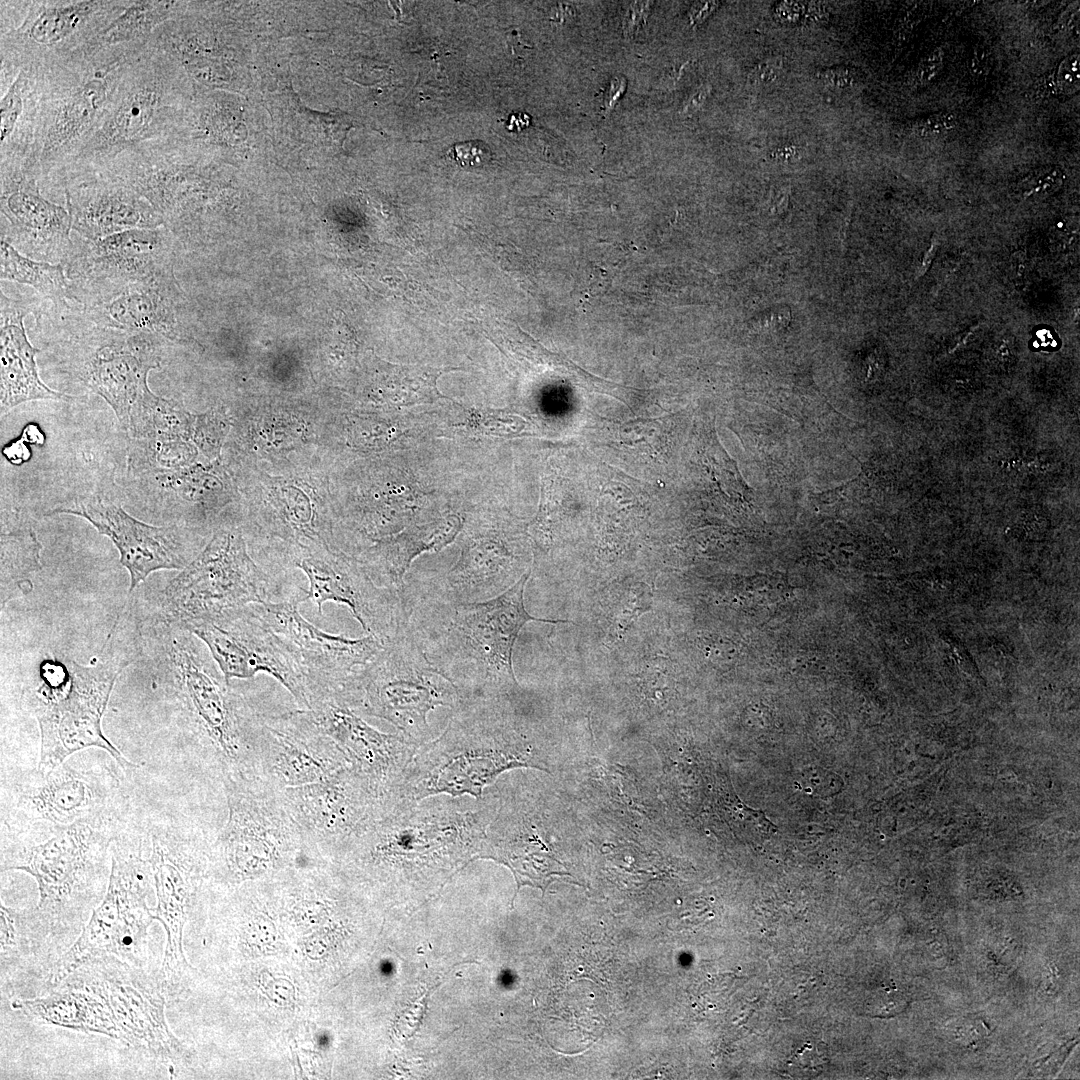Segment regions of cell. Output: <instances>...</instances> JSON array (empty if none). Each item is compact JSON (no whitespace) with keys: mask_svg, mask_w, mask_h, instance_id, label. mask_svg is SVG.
Segmentation results:
<instances>
[{"mask_svg":"<svg viewBox=\"0 0 1080 1080\" xmlns=\"http://www.w3.org/2000/svg\"><path fill=\"white\" fill-rule=\"evenodd\" d=\"M110 841L92 825V819L81 820L60 827L44 842L24 847L3 865L5 870H21L36 880L39 901L35 909L61 941L81 932L87 914L106 893Z\"/></svg>","mask_w":1080,"mask_h":1080,"instance_id":"obj_4","label":"cell"},{"mask_svg":"<svg viewBox=\"0 0 1080 1080\" xmlns=\"http://www.w3.org/2000/svg\"><path fill=\"white\" fill-rule=\"evenodd\" d=\"M41 549L31 529L1 534V608L11 599L29 593L31 577L41 569Z\"/></svg>","mask_w":1080,"mask_h":1080,"instance_id":"obj_30","label":"cell"},{"mask_svg":"<svg viewBox=\"0 0 1080 1080\" xmlns=\"http://www.w3.org/2000/svg\"><path fill=\"white\" fill-rule=\"evenodd\" d=\"M515 576L516 560L505 526L486 520L465 531L461 556L443 578L418 585L451 601L483 602L509 589L519 580Z\"/></svg>","mask_w":1080,"mask_h":1080,"instance_id":"obj_21","label":"cell"},{"mask_svg":"<svg viewBox=\"0 0 1080 1080\" xmlns=\"http://www.w3.org/2000/svg\"><path fill=\"white\" fill-rule=\"evenodd\" d=\"M1080 57L1072 54L1064 58L1045 80V87L1053 94H1072L1079 89Z\"/></svg>","mask_w":1080,"mask_h":1080,"instance_id":"obj_33","label":"cell"},{"mask_svg":"<svg viewBox=\"0 0 1080 1080\" xmlns=\"http://www.w3.org/2000/svg\"><path fill=\"white\" fill-rule=\"evenodd\" d=\"M318 730L344 749L373 765L388 758V752H409L404 737L378 732L356 716L340 698L330 695L315 701L309 711Z\"/></svg>","mask_w":1080,"mask_h":1080,"instance_id":"obj_27","label":"cell"},{"mask_svg":"<svg viewBox=\"0 0 1080 1080\" xmlns=\"http://www.w3.org/2000/svg\"><path fill=\"white\" fill-rule=\"evenodd\" d=\"M782 68V60L779 57L764 59L752 69L750 79L755 83H771L778 79Z\"/></svg>","mask_w":1080,"mask_h":1080,"instance_id":"obj_38","label":"cell"},{"mask_svg":"<svg viewBox=\"0 0 1080 1080\" xmlns=\"http://www.w3.org/2000/svg\"><path fill=\"white\" fill-rule=\"evenodd\" d=\"M820 78L832 87L845 88L853 83V74L847 68H838L824 71Z\"/></svg>","mask_w":1080,"mask_h":1080,"instance_id":"obj_41","label":"cell"},{"mask_svg":"<svg viewBox=\"0 0 1080 1080\" xmlns=\"http://www.w3.org/2000/svg\"><path fill=\"white\" fill-rule=\"evenodd\" d=\"M944 63V51L941 47L933 49L918 65L917 79L921 84L931 82L942 70Z\"/></svg>","mask_w":1080,"mask_h":1080,"instance_id":"obj_37","label":"cell"},{"mask_svg":"<svg viewBox=\"0 0 1080 1080\" xmlns=\"http://www.w3.org/2000/svg\"><path fill=\"white\" fill-rule=\"evenodd\" d=\"M625 87L626 82L623 78L615 77L610 81L604 95V104L607 111L613 109L618 99L624 93Z\"/></svg>","mask_w":1080,"mask_h":1080,"instance_id":"obj_44","label":"cell"},{"mask_svg":"<svg viewBox=\"0 0 1080 1080\" xmlns=\"http://www.w3.org/2000/svg\"><path fill=\"white\" fill-rule=\"evenodd\" d=\"M156 907L150 912L167 934L164 956L157 972L166 995L179 991L192 967L183 952V928L194 891V878L180 846L171 836L153 834L150 857Z\"/></svg>","mask_w":1080,"mask_h":1080,"instance_id":"obj_22","label":"cell"},{"mask_svg":"<svg viewBox=\"0 0 1080 1080\" xmlns=\"http://www.w3.org/2000/svg\"><path fill=\"white\" fill-rule=\"evenodd\" d=\"M0 179L1 238L30 257L62 264L73 244L69 212L41 194L28 160L0 162Z\"/></svg>","mask_w":1080,"mask_h":1080,"instance_id":"obj_16","label":"cell"},{"mask_svg":"<svg viewBox=\"0 0 1080 1080\" xmlns=\"http://www.w3.org/2000/svg\"><path fill=\"white\" fill-rule=\"evenodd\" d=\"M274 584L248 555L240 530L222 529L164 588L162 614L179 626L216 622L251 604L273 601Z\"/></svg>","mask_w":1080,"mask_h":1080,"instance_id":"obj_9","label":"cell"},{"mask_svg":"<svg viewBox=\"0 0 1080 1080\" xmlns=\"http://www.w3.org/2000/svg\"><path fill=\"white\" fill-rule=\"evenodd\" d=\"M0 162L28 160L36 129L34 75L20 70L0 101Z\"/></svg>","mask_w":1080,"mask_h":1080,"instance_id":"obj_28","label":"cell"},{"mask_svg":"<svg viewBox=\"0 0 1080 1080\" xmlns=\"http://www.w3.org/2000/svg\"><path fill=\"white\" fill-rule=\"evenodd\" d=\"M185 92L180 65L147 41L124 72L97 130L60 172L97 167L126 150L167 137L180 122Z\"/></svg>","mask_w":1080,"mask_h":1080,"instance_id":"obj_5","label":"cell"},{"mask_svg":"<svg viewBox=\"0 0 1080 1080\" xmlns=\"http://www.w3.org/2000/svg\"><path fill=\"white\" fill-rule=\"evenodd\" d=\"M935 249H936V244L933 243V244H931L930 249L925 254V258L923 259V265H922V274L925 273L928 266L930 265V263L932 261V257H933L934 252H935Z\"/></svg>","mask_w":1080,"mask_h":1080,"instance_id":"obj_46","label":"cell"},{"mask_svg":"<svg viewBox=\"0 0 1080 1080\" xmlns=\"http://www.w3.org/2000/svg\"><path fill=\"white\" fill-rule=\"evenodd\" d=\"M0 247L1 280L30 285L54 304L70 301L69 281L62 264L35 261L3 238Z\"/></svg>","mask_w":1080,"mask_h":1080,"instance_id":"obj_32","label":"cell"},{"mask_svg":"<svg viewBox=\"0 0 1080 1080\" xmlns=\"http://www.w3.org/2000/svg\"><path fill=\"white\" fill-rule=\"evenodd\" d=\"M29 308L8 298L1 290V413L32 400H59L63 394L39 378L35 356L39 349L29 342L23 320Z\"/></svg>","mask_w":1080,"mask_h":1080,"instance_id":"obj_24","label":"cell"},{"mask_svg":"<svg viewBox=\"0 0 1080 1080\" xmlns=\"http://www.w3.org/2000/svg\"><path fill=\"white\" fill-rule=\"evenodd\" d=\"M11 1007L36 1024L101 1034L123 1044L104 988L88 964L51 987L47 994L15 999Z\"/></svg>","mask_w":1080,"mask_h":1080,"instance_id":"obj_23","label":"cell"},{"mask_svg":"<svg viewBox=\"0 0 1080 1080\" xmlns=\"http://www.w3.org/2000/svg\"><path fill=\"white\" fill-rule=\"evenodd\" d=\"M181 7L182 3L175 1L127 0L120 14L90 45L146 42L159 26L176 18Z\"/></svg>","mask_w":1080,"mask_h":1080,"instance_id":"obj_29","label":"cell"},{"mask_svg":"<svg viewBox=\"0 0 1080 1080\" xmlns=\"http://www.w3.org/2000/svg\"><path fill=\"white\" fill-rule=\"evenodd\" d=\"M106 893L75 942L58 958L47 981L61 982L87 962L113 955L144 967L148 929L154 921L147 897L153 880L148 860L116 842L111 847Z\"/></svg>","mask_w":1080,"mask_h":1080,"instance_id":"obj_8","label":"cell"},{"mask_svg":"<svg viewBox=\"0 0 1080 1080\" xmlns=\"http://www.w3.org/2000/svg\"><path fill=\"white\" fill-rule=\"evenodd\" d=\"M132 660L130 653L116 650L110 634L93 665L55 659L41 663L42 684L33 700L41 735L39 773L50 772L91 747L104 750L126 772L138 767L105 737L101 727L116 679Z\"/></svg>","mask_w":1080,"mask_h":1080,"instance_id":"obj_3","label":"cell"},{"mask_svg":"<svg viewBox=\"0 0 1080 1080\" xmlns=\"http://www.w3.org/2000/svg\"><path fill=\"white\" fill-rule=\"evenodd\" d=\"M820 1052L819 1046L810 1043L795 1054L793 1064L801 1069H816L825 1058Z\"/></svg>","mask_w":1080,"mask_h":1080,"instance_id":"obj_40","label":"cell"},{"mask_svg":"<svg viewBox=\"0 0 1080 1080\" xmlns=\"http://www.w3.org/2000/svg\"><path fill=\"white\" fill-rule=\"evenodd\" d=\"M338 697L362 705L371 716L385 719L413 740L429 733L427 714L437 706L457 708V687L427 659L408 628L384 644L360 667Z\"/></svg>","mask_w":1080,"mask_h":1080,"instance_id":"obj_6","label":"cell"},{"mask_svg":"<svg viewBox=\"0 0 1080 1080\" xmlns=\"http://www.w3.org/2000/svg\"><path fill=\"white\" fill-rule=\"evenodd\" d=\"M119 779L112 766L90 752H77L47 773L18 786L17 807L29 818L68 826L94 818L112 798Z\"/></svg>","mask_w":1080,"mask_h":1080,"instance_id":"obj_17","label":"cell"},{"mask_svg":"<svg viewBox=\"0 0 1080 1080\" xmlns=\"http://www.w3.org/2000/svg\"><path fill=\"white\" fill-rule=\"evenodd\" d=\"M531 571L501 595L483 602H455L415 583L401 591L407 628L427 659L457 687L463 699H493L517 685L512 654L517 636L536 618L524 606Z\"/></svg>","mask_w":1080,"mask_h":1080,"instance_id":"obj_1","label":"cell"},{"mask_svg":"<svg viewBox=\"0 0 1080 1080\" xmlns=\"http://www.w3.org/2000/svg\"><path fill=\"white\" fill-rule=\"evenodd\" d=\"M181 627L205 643L228 685L233 678L250 679L264 672L310 708L309 685L297 652L248 606L216 622H192Z\"/></svg>","mask_w":1080,"mask_h":1080,"instance_id":"obj_11","label":"cell"},{"mask_svg":"<svg viewBox=\"0 0 1080 1080\" xmlns=\"http://www.w3.org/2000/svg\"><path fill=\"white\" fill-rule=\"evenodd\" d=\"M717 2H698L695 3L690 11V20L692 24H700L707 18L717 7Z\"/></svg>","mask_w":1080,"mask_h":1080,"instance_id":"obj_45","label":"cell"},{"mask_svg":"<svg viewBox=\"0 0 1080 1080\" xmlns=\"http://www.w3.org/2000/svg\"><path fill=\"white\" fill-rule=\"evenodd\" d=\"M127 0L0 2V91L20 70H39L91 42L120 14Z\"/></svg>","mask_w":1080,"mask_h":1080,"instance_id":"obj_7","label":"cell"},{"mask_svg":"<svg viewBox=\"0 0 1080 1080\" xmlns=\"http://www.w3.org/2000/svg\"><path fill=\"white\" fill-rule=\"evenodd\" d=\"M167 237L166 230L157 227L73 242L62 263L70 301L83 306L101 304L134 284L169 274Z\"/></svg>","mask_w":1080,"mask_h":1080,"instance_id":"obj_10","label":"cell"},{"mask_svg":"<svg viewBox=\"0 0 1080 1080\" xmlns=\"http://www.w3.org/2000/svg\"><path fill=\"white\" fill-rule=\"evenodd\" d=\"M957 125L956 115L947 112H937L916 122L913 131L922 138L935 137L953 130Z\"/></svg>","mask_w":1080,"mask_h":1080,"instance_id":"obj_35","label":"cell"},{"mask_svg":"<svg viewBox=\"0 0 1080 1080\" xmlns=\"http://www.w3.org/2000/svg\"><path fill=\"white\" fill-rule=\"evenodd\" d=\"M304 601L305 589L287 601H267L248 607L297 652L306 673L311 707L320 698L338 694L355 672L380 652L384 643L369 634L350 639L324 632L300 614L298 607Z\"/></svg>","mask_w":1080,"mask_h":1080,"instance_id":"obj_12","label":"cell"},{"mask_svg":"<svg viewBox=\"0 0 1080 1080\" xmlns=\"http://www.w3.org/2000/svg\"><path fill=\"white\" fill-rule=\"evenodd\" d=\"M82 316L90 328L76 338L84 350L77 376L105 399L127 430L132 406L149 388V372L160 366L159 337L99 326Z\"/></svg>","mask_w":1080,"mask_h":1080,"instance_id":"obj_14","label":"cell"},{"mask_svg":"<svg viewBox=\"0 0 1080 1080\" xmlns=\"http://www.w3.org/2000/svg\"><path fill=\"white\" fill-rule=\"evenodd\" d=\"M711 91L709 84L700 86L686 101L682 109V114L689 116L697 112L705 103Z\"/></svg>","mask_w":1080,"mask_h":1080,"instance_id":"obj_42","label":"cell"},{"mask_svg":"<svg viewBox=\"0 0 1080 1080\" xmlns=\"http://www.w3.org/2000/svg\"><path fill=\"white\" fill-rule=\"evenodd\" d=\"M449 155L463 167H479L492 157L489 146L480 140L456 143Z\"/></svg>","mask_w":1080,"mask_h":1080,"instance_id":"obj_34","label":"cell"},{"mask_svg":"<svg viewBox=\"0 0 1080 1080\" xmlns=\"http://www.w3.org/2000/svg\"><path fill=\"white\" fill-rule=\"evenodd\" d=\"M170 273L134 284L113 299L93 305L76 304L93 323L132 333L174 337Z\"/></svg>","mask_w":1080,"mask_h":1080,"instance_id":"obj_25","label":"cell"},{"mask_svg":"<svg viewBox=\"0 0 1080 1080\" xmlns=\"http://www.w3.org/2000/svg\"><path fill=\"white\" fill-rule=\"evenodd\" d=\"M86 964L104 988L125 1046L163 1062L187 1059V1050L167 1024L166 994L157 972L151 973L113 955Z\"/></svg>","mask_w":1080,"mask_h":1080,"instance_id":"obj_13","label":"cell"},{"mask_svg":"<svg viewBox=\"0 0 1080 1080\" xmlns=\"http://www.w3.org/2000/svg\"><path fill=\"white\" fill-rule=\"evenodd\" d=\"M54 179L63 186L72 230L84 239L163 224L146 199L100 169H67Z\"/></svg>","mask_w":1080,"mask_h":1080,"instance_id":"obj_18","label":"cell"},{"mask_svg":"<svg viewBox=\"0 0 1080 1080\" xmlns=\"http://www.w3.org/2000/svg\"><path fill=\"white\" fill-rule=\"evenodd\" d=\"M651 2L647 1H633L629 2L623 17V34L626 38H631L633 34L645 24Z\"/></svg>","mask_w":1080,"mask_h":1080,"instance_id":"obj_36","label":"cell"},{"mask_svg":"<svg viewBox=\"0 0 1080 1080\" xmlns=\"http://www.w3.org/2000/svg\"><path fill=\"white\" fill-rule=\"evenodd\" d=\"M191 416L147 388L132 406L127 431L139 440H178L190 434Z\"/></svg>","mask_w":1080,"mask_h":1080,"instance_id":"obj_31","label":"cell"},{"mask_svg":"<svg viewBox=\"0 0 1080 1080\" xmlns=\"http://www.w3.org/2000/svg\"><path fill=\"white\" fill-rule=\"evenodd\" d=\"M991 65L990 53L987 49L978 47L974 50L970 60V72L974 75H984L989 72Z\"/></svg>","mask_w":1080,"mask_h":1080,"instance_id":"obj_43","label":"cell"},{"mask_svg":"<svg viewBox=\"0 0 1080 1080\" xmlns=\"http://www.w3.org/2000/svg\"><path fill=\"white\" fill-rule=\"evenodd\" d=\"M170 625L167 659L174 685L205 732L223 751L230 752L239 737L241 718L229 685L220 681L195 635Z\"/></svg>","mask_w":1080,"mask_h":1080,"instance_id":"obj_20","label":"cell"},{"mask_svg":"<svg viewBox=\"0 0 1080 1080\" xmlns=\"http://www.w3.org/2000/svg\"><path fill=\"white\" fill-rule=\"evenodd\" d=\"M298 568L309 581L305 601L311 600L319 614L328 601L344 604L363 630L384 644L407 628L401 592L377 585L357 559L327 550L303 559Z\"/></svg>","mask_w":1080,"mask_h":1080,"instance_id":"obj_15","label":"cell"},{"mask_svg":"<svg viewBox=\"0 0 1080 1080\" xmlns=\"http://www.w3.org/2000/svg\"><path fill=\"white\" fill-rule=\"evenodd\" d=\"M1064 181V174L1058 168H1051L1046 172L1040 173L1037 178L1034 179L1035 185L1025 195H1031L1036 192H1053L1058 189Z\"/></svg>","mask_w":1080,"mask_h":1080,"instance_id":"obj_39","label":"cell"},{"mask_svg":"<svg viewBox=\"0 0 1080 1080\" xmlns=\"http://www.w3.org/2000/svg\"><path fill=\"white\" fill-rule=\"evenodd\" d=\"M146 42L87 45L32 71L36 129L29 161L40 178L67 166L100 125L127 67Z\"/></svg>","mask_w":1080,"mask_h":1080,"instance_id":"obj_2","label":"cell"},{"mask_svg":"<svg viewBox=\"0 0 1080 1080\" xmlns=\"http://www.w3.org/2000/svg\"><path fill=\"white\" fill-rule=\"evenodd\" d=\"M0 944L2 977L16 976L17 971L31 970L37 964L48 973L60 952L59 940L40 918L36 909H13L1 904ZM48 981V980H47Z\"/></svg>","mask_w":1080,"mask_h":1080,"instance_id":"obj_26","label":"cell"},{"mask_svg":"<svg viewBox=\"0 0 1080 1080\" xmlns=\"http://www.w3.org/2000/svg\"><path fill=\"white\" fill-rule=\"evenodd\" d=\"M52 513L83 517L102 535L111 539L120 553V562L130 575L132 592L152 572L184 569L194 547L176 527H157L130 516L120 505L103 500L78 502Z\"/></svg>","mask_w":1080,"mask_h":1080,"instance_id":"obj_19","label":"cell"}]
</instances>
